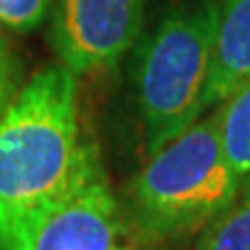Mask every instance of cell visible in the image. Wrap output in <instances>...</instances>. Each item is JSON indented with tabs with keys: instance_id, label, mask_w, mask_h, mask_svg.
Returning <instances> with one entry per match:
<instances>
[{
	"instance_id": "4",
	"label": "cell",
	"mask_w": 250,
	"mask_h": 250,
	"mask_svg": "<svg viewBox=\"0 0 250 250\" xmlns=\"http://www.w3.org/2000/svg\"><path fill=\"white\" fill-rule=\"evenodd\" d=\"M146 0H54L51 46L61 65L79 74L107 72L134 44Z\"/></svg>"
},
{
	"instance_id": "8",
	"label": "cell",
	"mask_w": 250,
	"mask_h": 250,
	"mask_svg": "<svg viewBox=\"0 0 250 250\" xmlns=\"http://www.w3.org/2000/svg\"><path fill=\"white\" fill-rule=\"evenodd\" d=\"M197 250H250V190L197 236Z\"/></svg>"
},
{
	"instance_id": "9",
	"label": "cell",
	"mask_w": 250,
	"mask_h": 250,
	"mask_svg": "<svg viewBox=\"0 0 250 250\" xmlns=\"http://www.w3.org/2000/svg\"><path fill=\"white\" fill-rule=\"evenodd\" d=\"M51 5L54 0H0V23L19 33L35 30Z\"/></svg>"
},
{
	"instance_id": "5",
	"label": "cell",
	"mask_w": 250,
	"mask_h": 250,
	"mask_svg": "<svg viewBox=\"0 0 250 250\" xmlns=\"http://www.w3.org/2000/svg\"><path fill=\"white\" fill-rule=\"evenodd\" d=\"M116 190L104 165L72 192L40 229L30 250H127Z\"/></svg>"
},
{
	"instance_id": "11",
	"label": "cell",
	"mask_w": 250,
	"mask_h": 250,
	"mask_svg": "<svg viewBox=\"0 0 250 250\" xmlns=\"http://www.w3.org/2000/svg\"><path fill=\"white\" fill-rule=\"evenodd\" d=\"M127 250H179V248H174L171 243H158V246H134V248Z\"/></svg>"
},
{
	"instance_id": "1",
	"label": "cell",
	"mask_w": 250,
	"mask_h": 250,
	"mask_svg": "<svg viewBox=\"0 0 250 250\" xmlns=\"http://www.w3.org/2000/svg\"><path fill=\"white\" fill-rule=\"evenodd\" d=\"M102 165L83 134L77 74L46 65L0 114V250H30L56 208Z\"/></svg>"
},
{
	"instance_id": "6",
	"label": "cell",
	"mask_w": 250,
	"mask_h": 250,
	"mask_svg": "<svg viewBox=\"0 0 250 250\" xmlns=\"http://www.w3.org/2000/svg\"><path fill=\"white\" fill-rule=\"evenodd\" d=\"M250 81V0H223L218 9L206 109Z\"/></svg>"
},
{
	"instance_id": "3",
	"label": "cell",
	"mask_w": 250,
	"mask_h": 250,
	"mask_svg": "<svg viewBox=\"0 0 250 250\" xmlns=\"http://www.w3.org/2000/svg\"><path fill=\"white\" fill-rule=\"evenodd\" d=\"M218 0L169 9L134 51L132 95L146 158L206 111Z\"/></svg>"
},
{
	"instance_id": "7",
	"label": "cell",
	"mask_w": 250,
	"mask_h": 250,
	"mask_svg": "<svg viewBox=\"0 0 250 250\" xmlns=\"http://www.w3.org/2000/svg\"><path fill=\"white\" fill-rule=\"evenodd\" d=\"M213 111L223 153L241 183V192H246L250 190V81L213 107Z\"/></svg>"
},
{
	"instance_id": "2",
	"label": "cell",
	"mask_w": 250,
	"mask_h": 250,
	"mask_svg": "<svg viewBox=\"0 0 250 250\" xmlns=\"http://www.w3.org/2000/svg\"><path fill=\"white\" fill-rule=\"evenodd\" d=\"M241 195L225 158L215 111L151 153L118 190L125 241L134 246L176 243L199 236Z\"/></svg>"
},
{
	"instance_id": "10",
	"label": "cell",
	"mask_w": 250,
	"mask_h": 250,
	"mask_svg": "<svg viewBox=\"0 0 250 250\" xmlns=\"http://www.w3.org/2000/svg\"><path fill=\"white\" fill-rule=\"evenodd\" d=\"M21 70L19 62L2 40H0V114L9 107V102L17 98V93L21 90Z\"/></svg>"
}]
</instances>
